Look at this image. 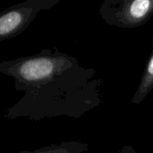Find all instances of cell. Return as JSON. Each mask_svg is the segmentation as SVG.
Returning <instances> with one entry per match:
<instances>
[{
  "mask_svg": "<svg viewBox=\"0 0 153 153\" xmlns=\"http://www.w3.org/2000/svg\"><path fill=\"white\" fill-rule=\"evenodd\" d=\"M0 72L24 92L10 107L8 120L25 117L33 122L67 117L78 119L101 104L103 81L94 68L84 67L73 56L56 48L4 60Z\"/></svg>",
  "mask_w": 153,
  "mask_h": 153,
  "instance_id": "6da1fadb",
  "label": "cell"
},
{
  "mask_svg": "<svg viewBox=\"0 0 153 153\" xmlns=\"http://www.w3.org/2000/svg\"><path fill=\"white\" fill-rule=\"evenodd\" d=\"M117 153H138L136 152V150L131 146V145H125L121 150L118 151Z\"/></svg>",
  "mask_w": 153,
  "mask_h": 153,
  "instance_id": "8992f818",
  "label": "cell"
},
{
  "mask_svg": "<svg viewBox=\"0 0 153 153\" xmlns=\"http://www.w3.org/2000/svg\"><path fill=\"white\" fill-rule=\"evenodd\" d=\"M74 153H84V152H74Z\"/></svg>",
  "mask_w": 153,
  "mask_h": 153,
  "instance_id": "52a82bcc",
  "label": "cell"
},
{
  "mask_svg": "<svg viewBox=\"0 0 153 153\" xmlns=\"http://www.w3.org/2000/svg\"><path fill=\"white\" fill-rule=\"evenodd\" d=\"M153 90V36L152 39V52L148 62L144 67L139 86L137 87L131 103L134 105L141 104Z\"/></svg>",
  "mask_w": 153,
  "mask_h": 153,
  "instance_id": "277c9868",
  "label": "cell"
},
{
  "mask_svg": "<svg viewBox=\"0 0 153 153\" xmlns=\"http://www.w3.org/2000/svg\"><path fill=\"white\" fill-rule=\"evenodd\" d=\"M89 144L82 142H63L60 143L50 144L35 151H21L17 153H74L77 152H86Z\"/></svg>",
  "mask_w": 153,
  "mask_h": 153,
  "instance_id": "5b68a950",
  "label": "cell"
},
{
  "mask_svg": "<svg viewBox=\"0 0 153 153\" xmlns=\"http://www.w3.org/2000/svg\"><path fill=\"white\" fill-rule=\"evenodd\" d=\"M59 0H26L0 13V42L23 32L41 11L53 8Z\"/></svg>",
  "mask_w": 153,
  "mask_h": 153,
  "instance_id": "3957f363",
  "label": "cell"
},
{
  "mask_svg": "<svg viewBox=\"0 0 153 153\" xmlns=\"http://www.w3.org/2000/svg\"><path fill=\"white\" fill-rule=\"evenodd\" d=\"M106 24L121 29H134L153 17V0H105L99 9Z\"/></svg>",
  "mask_w": 153,
  "mask_h": 153,
  "instance_id": "7a4b0ae2",
  "label": "cell"
}]
</instances>
